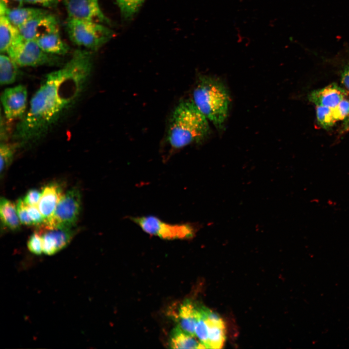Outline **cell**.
Here are the masks:
<instances>
[{
  "label": "cell",
  "instance_id": "obj_1",
  "mask_svg": "<svg viewBox=\"0 0 349 349\" xmlns=\"http://www.w3.org/2000/svg\"><path fill=\"white\" fill-rule=\"evenodd\" d=\"M93 54L77 49L60 69L48 73L32 96L13 137L23 143L43 137L81 96L91 76Z\"/></svg>",
  "mask_w": 349,
  "mask_h": 349
},
{
  "label": "cell",
  "instance_id": "obj_2",
  "mask_svg": "<svg viewBox=\"0 0 349 349\" xmlns=\"http://www.w3.org/2000/svg\"><path fill=\"white\" fill-rule=\"evenodd\" d=\"M209 132L207 119L193 102L182 101L175 107L170 119L167 141L174 149L184 147L204 140Z\"/></svg>",
  "mask_w": 349,
  "mask_h": 349
},
{
  "label": "cell",
  "instance_id": "obj_3",
  "mask_svg": "<svg viewBox=\"0 0 349 349\" xmlns=\"http://www.w3.org/2000/svg\"><path fill=\"white\" fill-rule=\"evenodd\" d=\"M192 101L200 111L218 129L223 128L230 102L224 84L217 78L201 77L193 92Z\"/></svg>",
  "mask_w": 349,
  "mask_h": 349
},
{
  "label": "cell",
  "instance_id": "obj_4",
  "mask_svg": "<svg viewBox=\"0 0 349 349\" xmlns=\"http://www.w3.org/2000/svg\"><path fill=\"white\" fill-rule=\"evenodd\" d=\"M66 31L71 41L90 51H96L112 37L113 32L103 23L67 18Z\"/></svg>",
  "mask_w": 349,
  "mask_h": 349
},
{
  "label": "cell",
  "instance_id": "obj_5",
  "mask_svg": "<svg viewBox=\"0 0 349 349\" xmlns=\"http://www.w3.org/2000/svg\"><path fill=\"white\" fill-rule=\"evenodd\" d=\"M6 54L19 66L55 65L61 62L59 56L44 52L35 41L25 39L20 34Z\"/></svg>",
  "mask_w": 349,
  "mask_h": 349
},
{
  "label": "cell",
  "instance_id": "obj_6",
  "mask_svg": "<svg viewBox=\"0 0 349 349\" xmlns=\"http://www.w3.org/2000/svg\"><path fill=\"white\" fill-rule=\"evenodd\" d=\"M130 219L145 233L165 239L191 238L197 229L191 223H169L151 215L131 217Z\"/></svg>",
  "mask_w": 349,
  "mask_h": 349
},
{
  "label": "cell",
  "instance_id": "obj_7",
  "mask_svg": "<svg viewBox=\"0 0 349 349\" xmlns=\"http://www.w3.org/2000/svg\"><path fill=\"white\" fill-rule=\"evenodd\" d=\"M81 207V193L77 188H72L63 194L50 224L45 228H73L78 220Z\"/></svg>",
  "mask_w": 349,
  "mask_h": 349
},
{
  "label": "cell",
  "instance_id": "obj_8",
  "mask_svg": "<svg viewBox=\"0 0 349 349\" xmlns=\"http://www.w3.org/2000/svg\"><path fill=\"white\" fill-rule=\"evenodd\" d=\"M68 18L109 23L103 13L99 0H63Z\"/></svg>",
  "mask_w": 349,
  "mask_h": 349
},
{
  "label": "cell",
  "instance_id": "obj_9",
  "mask_svg": "<svg viewBox=\"0 0 349 349\" xmlns=\"http://www.w3.org/2000/svg\"><path fill=\"white\" fill-rule=\"evenodd\" d=\"M27 90L23 85L5 89L0 97L4 114L8 120L22 119L26 114Z\"/></svg>",
  "mask_w": 349,
  "mask_h": 349
},
{
  "label": "cell",
  "instance_id": "obj_10",
  "mask_svg": "<svg viewBox=\"0 0 349 349\" xmlns=\"http://www.w3.org/2000/svg\"><path fill=\"white\" fill-rule=\"evenodd\" d=\"M59 30L57 18L48 12L32 19L18 29L21 37L26 40L34 41Z\"/></svg>",
  "mask_w": 349,
  "mask_h": 349
},
{
  "label": "cell",
  "instance_id": "obj_11",
  "mask_svg": "<svg viewBox=\"0 0 349 349\" xmlns=\"http://www.w3.org/2000/svg\"><path fill=\"white\" fill-rule=\"evenodd\" d=\"M41 232L43 253L52 255L65 248L72 239L75 231L73 228H45Z\"/></svg>",
  "mask_w": 349,
  "mask_h": 349
},
{
  "label": "cell",
  "instance_id": "obj_12",
  "mask_svg": "<svg viewBox=\"0 0 349 349\" xmlns=\"http://www.w3.org/2000/svg\"><path fill=\"white\" fill-rule=\"evenodd\" d=\"M63 194L61 187L57 184H49L43 188L37 207L45 220L43 227L50 224Z\"/></svg>",
  "mask_w": 349,
  "mask_h": 349
},
{
  "label": "cell",
  "instance_id": "obj_13",
  "mask_svg": "<svg viewBox=\"0 0 349 349\" xmlns=\"http://www.w3.org/2000/svg\"><path fill=\"white\" fill-rule=\"evenodd\" d=\"M346 93L337 85L333 83L320 89L313 91L309 100L316 106L333 108L345 99Z\"/></svg>",
  "mask_w": 349,
  "mask_h": 349
},
{
  "label": "cell",
  "instance_id": "obj_14",
  "mask_svg": "<svg viewBox=\"0 0 349 349\" xmlns=\"http://www.w3.org/2000/svg\"><path fill=\"white\" fill-rule=\"evenodd\" d=\"M201 316V308L190 302H185L179 310L178 327L186 333L194 336L196 324Z\"/></svg>",
  "mask_w": 349,
  "mask_h": 349
},
{
  "label": "cell",
  "instance_id": "obj_15",
  "mask_svg": "<svg viewBox=\"0 0 349 349\" xmlns=\"http://www.w3.org/2000/svg\"><path fill=\"white\" fill-rule=\"evenodd\" d=\"M45 52L57 56L65 55L69 48L61 37L59 30L49 33L35 40Z\"/></svg>",
  "mask_w": 349,
  "mask_h": 349
},
{
  "label": "cell",
  "instance_id": "obj_16",
  "mask_svg": "<svg viewBox=\"0 0 349 349\" xmlns=\"http://www.w3.org/2000/svg\"><path fill=\"white\" fill-rule=\"evenodd\" d=\"M47 12L43 9L21 7L13 9H7L5 16L12 24L19 29L32 19Z\"/></svg>",
  "mask_w": 349,
  "mask_h": 349
},
{
  "label": "cell",
  "instance_id": "obj_17",
  "mask_svg": "<svg viewBox=\"0 0 349 349\" xmlns=\"http://www.w3.org/2000/svg\"><path fill=\"white\" fill-rule=\"evenodd\" d=\"M18 29L10 21L5 15H0V50L6 54L19 35Z\"/></svg>",
  "mask_w": 349,
  "mask_h": 349
},
{
  "label": "cell",
  "instance_id": "obj_18",
  "mask_svg": "<svg viewBox=\"0 0 349 349\" xmlns=\"http://www.w3.org/2000/svg\"><path fill=\"white\" fill-rule=\"evenodd\" d=\"M0 216L4 226L12 231H16L20 227L16 206L10 200L2 197L0 201Z\"/></svg>",
  "mask_w": 349,
  "mask_h": 349
},
{
  "label": "cell",
  "instance_id": "obj_19",
  "mask_svg": "<svg viewBox=\"0 0 349 349\" xmlns=\"http://www.w3.org/2000/svg\"><path fill=\"white\" fill-rule=\"evenodd\" d=\"M203 317L208 327L209 348H222L225 341V327L223 321L221 318L213 320L207 318L204 316Z\"/></svg>",
  "mask_w": 349,
  "mask_h": 349
},
{
  "label": "cell",
  "instance_id": "obj_20",
  "mask_svg": "<svg viewBox=\"0 0 349 349\" xmlns=\"http://www.w3.org/2000/svg\"><path fill=\"white\" fill-rule=\"evenodd\" d=\"M18 65L8 55L0 56V83L1 85L14 83L16 79L19 70Z\"/></svg>",
  "mask_w": 349,
  "mask_h": 349
},
{
  "label": "cell",
  "instance_id": "obj_21",
  "mask_svg": "<svg viewBox=\"0 0 349 349\" xmlns=\"http://www.w3.org/2000/svg\"><path fill=\"white\" fill-rule=\"evenodd\" d=\"M192 336L176 328L171 339V347L173 349H205V346Z\"/></svg>",
  "mask_w": 349,
  "mask_h": 349
},
{
  "label": "cell",
  "instance_id": "obj_22",
  "mask_svg": "<svg viewBox=\"0 0 349 349\" xmlns=\"http://www.w3.org/2000/svg\"><path fill=\"white\" fill-rule=\"evenodd\" d=\"M145 0H116L122 16L126 19L131 18L138 11Z\"/></svg>",
  "mask_w": 349,
  "mask_h": 349
},
{
  "label": "cell",
  "instance_id": "obj_23",
  "mask_svg": "<svg viewBox=\"0 0 349 349\" xmlns=\"http://www.w3.org/2000/svg\"><path fill=\"white\" fill-rule=\"evenodd\" d=\"M15 144L1 143L0 146V174L5 171L12 162L16 151Z\"/></svg>",
  "mask_w": 349,
  "mask_h": 349
},
{
  "label": "cell",
  "instance_id": "obj_24",
  "mask_svg": "<svg viewBox=\"0 0 349 349\" xmlns=\"http://www.w3.org/2000/svg\"><path fill=\"white\" fill-rule=\"evenodd\" d=\"M316 115L318 123L324 128L332 127L335 123L332 108L321 106H317Z\"/></svg>",
  "mask_w": 349,
  "mask_h": 349
},
{
  "label": "cell",
  "instance_id": "obj_25",
  "mask_svg": "<svg viewBox=\"0 0 349 349\" xmlns=\"http://www.w3.org/2000/svg\"><path fill=\"white\" fill-rule=\"evenodd\" d=\"M195 334L205 348L209 349L208 327L202 313L196 324Z\"/></svg>",
  "mask_w": 349,
  "mask_h": 349
},
{
  "label": "cell",
  "instance_id": "obj_26",
  "mask_svg": "<svg viewBox=\"0 0 349 349\" xmlns=\"http://www.w3.org/2000/svg\"><path fill=\"white\" fill-rule=\"evenodd\" d=\"M27 247L34 254L41 255L43 253L42 239L39 232H34L31 236L27 242Z\"/></svg>",
  "mask_w": 349,
  "mask_h": 349
},
{
  "label": "cell",
  "instance_id": "obj_27",
  "mask_svg": "<svg viewBox=\"0 0 349 349\" xmlns=\"http://www.w3.org/2000/svg\"><path fill=\"white\" fill-rule=\"evenodd\" d=\"M336 121L343 120L349 115V100L343 99L335 107L332 108Z\"/></svg>",
  "mask_w": 349,
  "mask_h": 349
},
{
  "label": "cell",
  "instance_id": "obj_28",
  "mask_svg": "<svg viewBox=\"0 0 349 349\" xmlns=\"http://www.w3.org/2000/svg\"><path fill=\"white\" fill-rule=\"evenodd\" d=\"M16 206L21 223L25 225H33L28 213L27 206L24 203L22 199H18Z\"/></svg>",
  "mask_w": 349,
  "mask_h": 349
},
{
  "label": "cell",
  "instance_id": "obj_29",
  "mask_svg": "<svg viewBox=\"0 0 349 349\" xmlns=\"http://www.w3.org/2000/svg\"><path fill=\"white\" fill-rule=\"evenodd\" d=\"M27 210L33 225L43 226L44 224V218L37 206H27Z\"/></svg>",
  "mask_w": 349,
  "mask_h": 349
},
{
  "label": "cell",
  "instance_id": "obj_30",
  "mask_svg": "<svg viewBox=\"0 0 349 349\" xmlns=\"http://www.w3.org/2000/svg\"><path fill=\"white\" fill-rule=\"evenodd\" d=\"M41 196V191L36 189H31L27 192L22 199L27 206H37Z\"/></svg>",
  "mask_w": 349,
  "mask_h": 349
},
{
  "label": "cell",
  "instance_id": "obj_31",
  "mask_svg": "<svg viewBox=\"0 0 349 349\" xmlns=\"http://www.w3.org/2000/svg\"><path fill=\"white\" fill-rule=\"evenodd\" d=\"M61 0H24V2L39 5L44 7H52L57 5Z\"/></svg>",
  "mask_w": 349,
  "mask_h": 349
},
{
  "label": "cell",
  "instance_id": "obj_32",
  "mask_svg": "<svg viewBox=\"0 0 349 349\" xmlns=\"http://www.w3.org/2000/svg\"><path fill=\"white\" fill-rule=\"evenodd\" d=\"M7 9H13L22 7L24 0H0Z\"/></svg>",
  "mask_w": 349,
  "mask_h": 349
},
{
  "label": "cell",
  "instance_id": "obj_33",
  "mask_svg": "<svg viewBox=\"0 0 349 349\" xmlns=\"http://www.w3.org/2000/svg\"><path fill=\"white\" fill-rule=\"evenodd\" d=\"M341 82L349 90V66L346 68L341 76Z\"/></svg>",
  "mask_w": 349,
  "mask_h": 349
}]
</instances>
